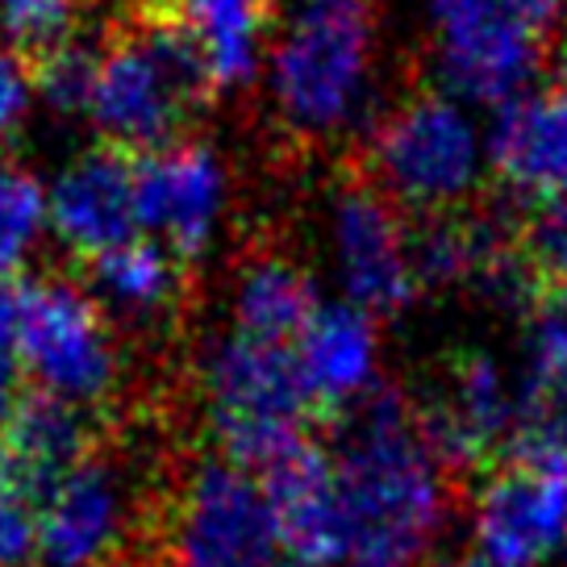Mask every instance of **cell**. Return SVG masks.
Returning a JSON list of instances; mask_svg holds the SVG:
<instances>
[{
	"mask_svg": "<svg viewBox=\"0 0 567 567\" xmlns=\"http://www.w3.org/2000/svg\"><path fill=\"white\" fill-rule=\"evenodd\" d=\"M372 47V0H305L276 54V96L288 125L334 130L351 113Z\"/></svg>",
	"mask_w": 567,
	"mask_h": 567,
	"instance_id": "cell-4",
	"label": "cell"
},
{
	"mask_svg": "<svg viewBox=\"0 0 567 567\" xmlns=\"http://www.w3.org/2000/svg\"><path fill=\"white\" fill-rule=\"evenodd\" d=\"M42 217H47V200L38 179L0 159V271L4 276H13L21 255L30 250Z\"/></svg>",
	"mask_w": 567,
	"mask_h": 567,
	"instance_id": "cell-24",
	"label": "cell"
},
{
	"mask_svg": "<svg viewBox=\"0 0 567 567\" xmlns=\"http://www.w3.org/2000/svg\"><path fill=\"white\" fill-rule=\"evenodd\" d=\"M330 460L342 501L347 567H422L446 522V472L425 443L417 409L372 384L330 417Z\"/></svg>",
	"mask_w": 567,
	"mask_h": 567,
	"instance_id": "cell-1",
	"label": "cell"
},
{
	"mask_svg": "<svg viewBox=\"0 0 567 567\" xmlns=\"http://www.w3.org/2000/svg\"><path fill=\"white\" fill-rule=\"evenodd\" d=\"M472 514L480 550L493 564H538L567 538V467L547 455L505 451L480 480Z\"/></svg>",
	"mask_w": 567,
	"mask_h": 567,
	"instance_id": "cell-8",
	"label": "cell"
},
{
	"mask_svg": "<svg viewBox=\"0 0 567 567\" xmlns=\"http://www.w3.org/2000/svg\"><path fill=\"white\" fill-rule=\"evenodd\" d=\"M488 155L514 193L538 205L567 196V89L509 101L496 113Z\"/></svg>",
	"mask_w": 567,
	"mask_h": 567,
	"instance_id": "cell-17",
	"label": "cell"
},
{
	"mask_svg": "<svg viewBox=\"0 0 567 567\" xmlns=\"http://www.w3.org/2000/svg\"><path fill=\"white\" fill-rule=\"evenodd\" d=\"M101 59H105V42L96 47V42L68 38L51 54L34 59L38 96L51 109H59V113L92 109V92H96V80H101Z\"/></svg>",
	"mask_w": 567,
	"mask_h": 567,
	"instance_id": "cell-23",
	"label": "cell"
},
{
	"mask_svg": "<svg viewBox=\"0 0 567 567\" xmlns=\"http://www.w3.org/2000/svg\"><path fill=\"white\" fill-rule=\"evenodd\" d=\"M271 567H305V564H271Z\"/></svg>",
	"mask_w": 567,
	"mask_h": 567,
	"instance_id": "cell-33",
	"label": "cell"
},
{
	"mask_svg": "<svg viewBox=\"0 0 567 567\" xmlns=\"http://www.w3.org/2000/svg\"><path fill=\"white\" fill-rule=\"evenodd\" d=\"M213 92L217 80L193 34L159 0H138L109 30L89 113L105 146L142 159L176 146Z\"/></svg>",
	"mask_w": 567,
	"mask_h": 567,
	"instance_id": "cell-2",
	"label": "cell"
},
{
	"mask_svg": "<svg viewBox=\"0 0 567 567\" xmlns=\"http://www.w3.org/2000/svg\"><path fill=\"white\" fill-rule=\"evenodd\" d=\"M221 205V167L205 146L176 142L138 159V221L159 230L179 259L209 243Z\"/></svg>",
	"mask_w": 567,
	"mask_h": 567,
	"instance_id": "cell-16",
	"label": "cell"
},
{
	"mask_svg": "<svg viewBox=\"0 0 567 567\" xmlns=\"http://www.w3.org/2000/svg\"><path fill=\"white\" fill-rule=\"evenodd\" d=\"M517 9V18L530 25L538 38H547L550 34V25L559 21V13L567 9V0H509Z\"/></svg>",
	"mask_w": 567,
	"mask_h": 567,
	"instance_id": "cell-30",
	"label": "cell"
},
{
	"mask_svg": "<svg viewBox=\"0 0 567 567\" xmlns=\"http://www.w3.org/2000/svg\"><path fill=\"white\" fill-rule=\"evenodd\" d=\"M313 318H318V297L301 267L284 259H264L250 267L238 288V334L292 347L305 338Z\"/></svg>",
	"mask_w": 567,
	"mask_h": 567,
	"instance_id": "cell-20",
	"label": "cell"
},
{
	"mask_svg": "<svg viewBox=\"0 0 567 567\" xmlns=\"http://www.w3.org/2000/svg\"><path fill=\"white\" fill-rule=\"evenodd\" d=\"M271 505L276 538L280 547L305 567L342 564L347 555V530H342V501H338V476L330 451L313 439L292 446L259 476Z\"/></svg>",
	"mask_w": 567,
	"mask_h": 567,
	"instance_id": "cell-13",
	"label": "cell"
},
{
	"mask_svg": "<svg viewBox=\"0 0 567 567\" xmlns=\"http://www.w3.org/2000/svg\"><path fill=\"white\" fill-rule=\"evenodd\" d=\"M559 75H564V89H567V51H564V68H559Z\"/></svg>",
	"mask_w": 567,
	"mask_h": 567,
	"instance_id": "cell-32",
	"label": "cell"
},
{
	"mask_svg": "<svg viewBox=\"0 0 567 567\" xmlns=\"http://www.w3.org/2000/svg\"><path fill=\"white\" fill-rule=\"evenodd\" d=\"M113 567H134V564H113Z\"/></svg>",
	"mask_w": 567,
	"mask_h": 567,
	"instance_id": "cell-34",
	"label": "cell"
},
{
	"mask_svg": "<svg viewBox=\"0 0 567 567\" xmlns=\"http://www.w3.org/2000/svg\"><path fill=\"white\" fill-rule=\"evenodd\" d=\"M205 392L221 460L250 476H264L271 463L301 446L309 439L305 425L318 422L297 347L247 334L226 338L205 368Z\"/></svg>",
	"mask_w": 567,
	"mask_h": 567,
	"instance_id": "cell-3",
	"label": "cell"
},
{
	"mask_svg": "<svg viewBox=\"0 0 567 567\" xmlns=\"http://www.w3.org/2000/svg\"><path fill=\"white\" fill-rule=\"evenodd\" d=\"M446 80L488 105L526 96L543 63V38L517 18L509 0H430Z\"/></svg>",
	"mask_w": 567,
	"mask_h": 567,
	"instance_id": "cell-9",
	"label": "cell"
},
{
	"mask_svg": "<svg viewBox=\"0 0 567 567\" xmlns=\"http://www.w3.org/2000/svg\"><path fill=\"white\" fill-rule=\"evenodd\" d=\"M372 167L380 188L417 209H446L472 193L480 142L460 109L443 96H413L375 130Z\"/></svg>",
	"mask_w": 567,
	"mask_h": 567,
	"instance_id": "cell-6",
	"label": "cell"
},
{
	"mask_svg": "<svg viewBox=\"0 0 567 567\" xmlns=\"http://www.w3.org/2000/svg\"><path fill=\"white\" fill-rule=\"evenodd\" d=\"M451 567H505V564H493L488 555H472V559H460V564H451Z\"/></svg>",
	"mask_w": 567,
	"mask_h": 567,
	"instance_id": "cell-31",
	"label": "cell"
},
{
	"mask_svg": "<svg viewBox=\"0 0 567 567\" xmlns=\"http://www.w3.org/2000/svg\"><path fill=\"white\" fill-rule=\"evenodd\" d=\"M276 547L264 484L226 460L205 463L176 509L172 567H271Z\"/></svg>",
	"mask_w": 567,
	"mask_h": 567,
	"instance_id": "cell-7",
	"label": "cell"
},
{
	"mask_svg": "<svg viewBox=\"0 0 567 567\" xmlns=\"http://www.w3.org/2000/svg\"><path fill=\"white\" fill-rule=\"evenodd\" d=\"M338 255L354 309L396 313L417 297L401 221L375 184H351L338 200Z\"/></svg>",
	"mask_w": 567,
	"mask_h": 567,
	"instance_id": "cell-14",
	"label": "cell"
},
{
	"mask_svg": "<svg viewBox=\"0 0 567 567\" xmlns=\"http://www.w3.org/2000/svg\"><path fill=\"white\" fill-rule=\"evenodd\" d=\"M205 51L217 89L250 80L259 63V38L276 18L280 0H159Z\"/></svg>",
	"mask_w": 567,
	"mask_h": 567,
	"instance_id": "cell-19",
	"label": "cell"
},
{
	"mask_svg": "<svg viewBox=\"0 0 567 567\" xmlns=\"http://www.w3.org/2000/svg\"><path fill=\"white\" fill-rule=\"evenodd\" d=\"M51 226L75 259H101L138 238V159L96 146L54 184Z\"/></svg>",
	"mask_w": 567,
	"mask_h": 567,
	"instance_id": "cell-12",
	"label": "cell"
},
{
	"mask_svg": "<svg viewBox=\"0 0 567 567\" xmlns=\"http://www.w3.org/2000/svg\"><path fill=\"white\" fill-rule=\"evenodd\" d=\"M89 271H92V284L105 297H113L125 309H138V313L163 309V305L176 297V264H172V255H163L146 238H134V243H125V247L92 259Z\"/></svg>",
	"mask_w": 567,
	"mask_h": 567,
	"instance_id": "cell-22",
	"label": "cell"
},
{
	"mask_svg": "<svg viewBox=\"0 0 567 567\" xmlns=\"http://www.w3.org/2000/svg\"><path fill=\"white\" fill-rule=\"evenodd\" d=\"M297 359L309 380L318 422L326 425L342 405H351L354 396L372 389L375 368V330L363 309L354 305H334L318 309L313 326L297 342Z\"/></svg>",
	"mask_w": 567,
	"mask_h": 567,
	"instance_id": "cell-18",
	"label": "cell"
},
{
	"mask_svg": "<svg viewBox=\"0 0 567 567\" xmlns=\"http://www.w3.org/2000/svg\"><path fill=\"white\" fill-rule=\"evenodd\" d=\"M42 501L0 476V567H38Z\"/></svg>",
	"mask_w": 567,
	"mask_h": 567,
	"instance_id": "cell-25",
	"label": "cell"
},
{
	"mask_svg": "<svg viewBox=\"0 0 567 567\" xmlns=\"http://www.w3.org/2000/svg\"><path fill=\"white\" fill-rule=\"evenodd\" d=\"M526 255L547 284H567V196L538 205V217L526 230Z\"/></svg>",
	"mask_w": 567,
	"mask_h": 567,
	"instance_id": "cell-27",
	"label": "cell"
},
{
	"mask_svg": "<svg viewBox=\"0 0 567 567\" xmlns=\"http://www.w3.org/2000/svg\"><path fill=\"white\" fill-rule=\"evenodd\" d=\"M18 338H0V430L9 422V413L18 405Z\"/></svg>",
	"mask_w": 567,
	"mask_h": 567,
	"instance_id": "cell-29",
	"label": "cell"
},
{
	"mask_svg": "<svg viewBox=\"0 0 567 567\" xmlns=\"http://www.w3.org/2000/svg\"><path fill=\"white\" fill-rule=\"evenodd\" d=\"M509 451H530L567 467V389L517 405V430Z\"/></svg>",
	"mask_w": 567,
	"mask_h": 567,
	"instance_id": "cell-26",
	"label": "cell"
},
{
	"mask_svg": "<svg viewBox=\"0 0 567 567\" xmlns=\"http://www.w3.org/2000/svg\"><path fill=\"white\" fill-rule=\"evenodd\" d=\"M101 446L96 417L51 392H21L0 430V476L42 501Z\"/></svg>",
	"mask_w": 567,
	"mask_h": 567,
	"instance_id": "cell-15",
	"label": "cell"
},
{
	"mask_svg": "<svg viewBox=\"0 0 567 567\" xmlns=\"http://www.w3.org/2000/svg\"><path fill=\"white\" fill-rule=\"evenodd\" d=\"M417 425L451 476L488 472L514 443L517 401L488 354L460 351L446 359L443 380L417 409Z\"/></svg>",
	"mask_w": 567,
	"mask_h": 567,
	"instance_id": "cell-10",
	"label": "cell"
},
{
	"mask_svg": "<svg viewBox=\"0 0 567 567\" xmlns=\"http://www.w3.org/2000/svg\"><path fill=\"white\" fill-rule=\"evenodd\" d=\"M18 363L38 392L89 409L117 384V351L101 309L68 280L18 284Z\"/></svg>",
	"mask_w": 567,
	"mask_h": 567,
	"instance_id": "cell-5",
	"label": "cell"
},
{
	"mask_svg": "<svg viewBox=\"0 0 567 567\" xmlns=\"http://www.w3.org/2000/svg\"><path fill=\"white\" fill-rule=\"evenodd\" d=\"M526 368L517 405L567 389V284H543V292L526 309Z\"/></svg>",
	"mask_w": 567,
	"mask_h": 567,
	"instance_id": "cell-21",
	"label": "cell"
},
{
	"mask_svg": "<svg viewBox=\"0 0 567 567\" xmlns=\"http://www.w3.org/2000/svg\"><path fill=\"white\" fill-rule=\"evenodd\" d=\"M130 530V480L101 446L42 505L38 564L113 567Z\"/></svg>",
	"mask_w": 567,
	"mask_h": 567,
	"instance_id": "cell-11",
	"label": "cell"
},
{
	"mask_svg": "<svg viewBox=\"0 0 567 567\" xmlns=\"http://www.w3.org/2000/svg\"><path fill=\"white\" fill-rule=\"evenodd\" d=\"M34 96V63L21 59L18 51H9V47H0V142L18 134Z\"/></svg>",
	"mask_w": 567,
	"mask_h": 567,
	"instance_id": "cell-28",
	"label": "cell"
}]
</instances>
